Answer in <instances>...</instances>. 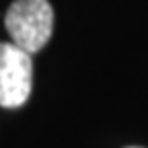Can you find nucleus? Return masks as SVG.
Here are the masks:
<instances>
[{
	"label": "nucleus",
	"mask_w": 148,
	"mask_h": 148,
	"mask_svg": "<svg viewBox=\"0 0 148 148\" xmlns=\"http://www.w3.org/2000/svg\"><path fill=\"white\" fill-rule=\"evenodd\" d=\"M130 148H138V146H130Z\"/></svg>",
	"instance_id": "nucleus-3"
},
{
	"label": "nucleus",
	"mask_w": 148,
	"mask_h": 148,
	"mask_svg": "<svg viewBox=\"0 0 148 148\" xmlns=\"http://www.w3.org/2000/svg\"><path fill=\"white\" fill-rule=\"evenodd\" d=\"M33 62L23 47L0 41V107L16 109L31 95Z\"/></svg>",
	"instance_id": "nucleus-2"
},
{
	"label": "nucleus",
	"mask_w": 148,
	"mask_h": 148,
	"mask_svg": "<svg viewBox=\"0 0 148 148\" xmlns=\"http://www.w3.org/2000/svg\"><path fill=\"white\" fill-rule=\"evenodd\" d=\"M10 41L35 53L45 47L53 29V10L47 0H14L4 16Z\"/></svg>",
	"instance_id": "nucleus-1"
}]
</instances>
